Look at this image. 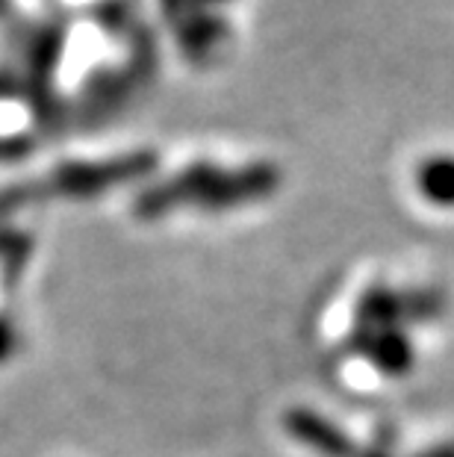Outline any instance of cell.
<instances>
[{"mask_svg": "<svg viewBox=\"0 0 454 457\" xmlns=\"http://www.w3.org/2000/svg\"><path fill=\"white\" fill-rule=\"evenodd\" d=\"M280 180H284V174L275 162L219 165L198 160L169 174L166 180L148 183L133 201V216L142 221H157L175 210H239L245 204L275 195Z\"/></svg>", "mask_w": 454, "mask_h": 457, "instance_id": "cell-1", "label": "cell"}, {"mask_svg": "<svg viewBox=\"0 0 454 457\" xmlns=\"http://www.w3.org/2000/svg\"><path fill=\"white\" fill-rule=\"evenodd\" d=\"M157 169L153 151L115 154L106 160H74L62 162L36 180L18 183L0 195V210H15L30 201L45 198H98L112 189L128 187L133 180H144Z\"/></svg>", "mask_w": 454, "mask_h": 457, "instance_id": "cell-2", "label": "cell"}, {"mask_svg": "<svg viewBox=\"0 0 454 457\" xmlns=\"http://www.w3.org/2000/svg\"><path fill=\"white\" fill-rule=\"evenodd\" d=\"M160 4L171 33L177 36L183 56L192 62L212 60V54L225 45V38L230 33L225 12L207 9L195 4V0H160Z\"/></svg>", "mask_w": 454, "mask_h": 457, "instance_id": "cell-3", "label": "cell"}, {"mask_svg": "<svg viewBox=\"0 0 454 457\" xmlns=\"http://www.w3.org/2000/svg\"><path fill=\"white\" fill-rule=\"evenodd\" d=\"M284 428L298 443L322 457H357V443L351 436L316 411L293 407L284 413Z\"/></svg>", "mask_w": 454, "mask_h": 457, "instance_id": "cell-4", "label": "cell"}, {"mask_svg": "<svg viewBox=\"0 0 454 457\" xmlns=\"http://www.w3.org/2000/svg\"><path fill=\"white\" fill-rule=\"evenodd\" d=\"M357 348L381 369L384 375H408L413 366V345L399 328L375 330V334L354 337Z\"/></svg>", "mask_w": 454, "mask_h": 457, "instance_id": "cell-5", "label": "cell"}, {"mask_svg": "<svg viewBox=\"0 0 454 457\" xmlns=\"http://www.w3.org/2000/svg\"><path fill=\"white\" fill-rule=\"evenodd\" d=\"M417 187L422 198L440 210L454 207V157L451 154H437L428 157L417 169Z\"/></svg>", "mask_w": 454, "mask_h": 457, "instance_id": "cell-6", "label": "cell"}, {"mask_svg": "<svg viewBox=\"0 0 454 457\" xmlns=\"http://www.w3.org/2000/svg\"><path fill=\"white\" fill-rule=\"evenodd\" d=\"M9 352H12V328L6 322H0V360H4Z\"/></svg>", "mask_w": 454, "mask_h": 457, "instance_id": "cell-7", "label": "cell"}, {"mask_svg": "<svg viewBox=\"0 0 454 457\" xmlns=\"http://www.w3.org/2000/svg\"><path fill=\"white\" fill-rule=\"evenodd\" d=\"M417 457H454V443H446V445H437V449H428Z\"/></svg>", "mask_w": 454, "mask_h": 457, "instance_id": "cell-8", "label": "cell"}, {"mask_svg": "<svg viewBox=\"0 0 454 457\" xmlns=\"http://www.w3.org/2000/svg\"><path fill=\"white\" fill-rule=\"evenodd\" d=\"M195 4H201V6H207V9H216V12H221L225 6H230L234 0H195Z\"/></svg>", "mask_w": 454, "mask_h": 457, "instance_id": "cell-9", "label": "cell"}, {"mask_svg": "<svg viewBox=\"0 0 454 457\" xmlns=\"http://www.w3.org/2000/svg\"><path fill=\"white\" fill-rule=\"evenodd\" d=\"M357 457H360V454H357ZM363 457H390V454H386V452H381V449H375V452H369V454H363Z\"/></svg>", "mask_w": 454, "mask_h": 457, "instance_id": "cell-10", "label": "cell"}, {"mask_svg": "<svg viewBox=\"0 0 454 457\" xmlns=\"http://www.w3.org/2000/svg\"><path fill=\"white\" fill-rule=\"evenodd\" d=\"M6 6V0H0V9H4Z\"/></svg>", "mask_w": 454, "mask_h": 457, "instance_id": "cell-11", "label": "cell"}]
</instances>
